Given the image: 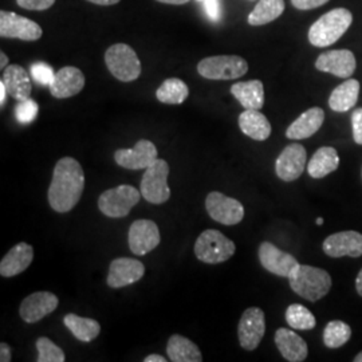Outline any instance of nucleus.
Segmentation results:
<instances>
[{
    "mask_svg": "<svg viewBox=\"0 0 362 362\" xmlns=\"http://www.w3.org/2000/svg\"><path fill=\"white\" fill-rule=\"evenodd\" d=\"M351 129L356 144L362 145V107L353 110L351 113Z\"/></svg>",
    "mask_w": 362,
    "mask_h": 362,
    "instance_id": "nucleus-39",
    "label": "nucleus"
},
{
    "mask_svg": "<svg viewBox=\"0 0 362 362\" xmlns=\"http://www.w3.org/2000/svg\"><path fill=\"white\" fill-rule=\"evenodd\" d=\"M209 218L224 226L239 224L245 218V207L236 199L220 192H211L206 199Z\"/></svg>",
    "mask_w": 362,
    "mask_h": 362,
    "instance_id": "nucleus-9",
    "label": "nucleus"
},
{
    "mask_svg": "<svg viewBox=\"0 0 362 362\" xmlns=\"http://www.w3.org/2000/svg\"><path fill=\"white\" fill-rule=\"evenodd\" d=\"M197 1H204V0H197Z\"/></svg>",
    "mask_w": 362,
    "mask_h": 362,
    "instance_id": "nucleus-51",
    "label": "nucleus"
},
{
    "mask_svg": "<svg viewBox=\"0 0 362 362\" xmlns=\"http://www.w3.org/2000/svg\"><path fill=\"white\" fill-rule=\"evenodd\" d=\"M42 27L37 22L10 11H0V37L34 42L42 37Z\"/></svg>",
    "mask_w": 362,
    "mask_h": 362,
    "instance_id": "nucleus-10",
    "label": "nucleus"
},
{
    "mask_svg": "<svg viewBox=\"0 0 362 362\" xmlns=\"http://www.w3.org/2000/svg\"><path fill=\"white\" fill-rule=\"evenodd\" d=\"M286 321L293 329L297 330H311L317 325L314 314L308 308L299 303H293L287 308Z\"/></svg>",
    "mask_w": 362,
    "mask_h": 362,
    "instance_id": "nucleus-34",
    "label": "nucleus"
},
{
    "mask_svg": "<svg viewBox=\"0 0 362 362\" xmlns=\"http://www.w3.org/2000/svg\"><path fill=\"white\" fill-rule=\"evenodd\" d=\"M204 10L212 22H220L221 19V0H204Z\"/></svg>",
    "mask_w": 362,
    "mask_h": 362,
    "instance_id": "nucleus-40",
    "label": "nucleus"
},
{
    "mask_svg": "<svg viewBox=\"0 0 362 362\" xmlns=\"http://www.w3.org/2000/svg\"><path fill=\"white\" fill-rule=\"evenodd\" d=\"M315 223H317V224H318V226H322V224H324V219H322V218H318V219H317V221H315Z\"/></svg>",
    "mask_w": 362,
    "mask_h": 362,
    "instance_id": "nucleus-50",
    "label": "nucleus"
},
{
    "mask_svg": "<svg viewBox=\"0 0 362 362\" xmlns=\"http://www.w3.org/2000/svg\"><path fill=\"white\" fill-rule=\"evenodd\" d=\"M30 71H31L33 78L42 86H50L55 78V74H57V73H54L52 66L43 64V62L34 64L31 66Z\"/></svg>",
    "mask_w": 362,
    "mask_h": 362,
    "instance_id": "nucleus-37",
    "label": "nucleus"
},
{
    "mask_svg": "<svg viewBox=\"0 0 362 362\" xmlns=\"http://www.w3.org/2000/svg\"><path fill=\"white\" fill-rule=\"evenodd\" d=\"M360 95V82L357 79H346L332 91L329 97V106L338 113H345L353 109Z\"/></svg>",
    "mask_w": 362,
    "mask_h": 362,
    "instance_id": "nucleus-27",
    "label": "nucleus"
},
{
    "mask_svg": "<svg viewBox=\"0 0 362 362\" xmlns=\"http://www.w3.org/2000/svg\"><path fill=\"white\" fill-rule=\"evenodd\" d=\"M167 361V358L165 357H163V356H160V354H151V356H148V357H145L144 358V362H165Z\"/></svg>",
    "mask_w": 362,
    "mask_h": 362,
    "instance_id": "nucleus-43",
    "label": "nucleus"
},
{
    "mask_svg": "<svg viewBox=\"0 0 362 362\" xmlns=\"http://www.w3.org/2000/svg\"><path fill=\"white\" fill-rule=\"evenodd\" d=\"M275 345L287 361L302 362L308 358V344L293 330L285 327L278 329L275 333Z\"/></svg>",
    "mask_w": 362,
    "mask_h": 362,
    "instance_id": "nucleus-21",
    "label": "nucleus"
},
{
    "mask_svg": "<svg viewBox=\"0 0 362 362\" xmlns=\"http://www.w3.org/2000/svg\"><path fill=\"white\" fill-rule=\"evenodd\" d=\"M189 89L184 81L179 78H169L161 83L156 91V97L160 103L168 105H180L188 98Z\"/></svg>",
    "mask_w": 362,
    "mask_h": 362,
    "instance_id": "nucleus-32",
    "label": "nucleus"
},
{
    "mask_svg": "<svg viewBox=\"0 0 362 362\" xmlns=\"http://www.w3.org/2000/svg\"><path fill=\"white\" fill-rule=\"evenodd\" d=\"M351 329L344 321H332L324 330V344L329 349H338L349 342Z\"/></svg>",
    "mask_w": 362,
    "mask_h": 362,
    "instance_id": "nucleus-33",
    "label": "nucleus"
},
{
    "mask_svg": "<svg viewBox=\"0 0 362 362\" xmlns=\"http://www.w3.org/2000/svg\"><path fill=\"white\" fill-rule=\"evenodd\" d=\"M339 167V156L333 146L320 148L308 164V172L313 179H322Z\"/></svg>",
    "mask_w": 362,
    "mask_h": 362,
    "instance_id": "nucleus-28",
    "label": "nucleus"
},
{
    "mask_svg": "<svg viewBox=\"0 0 362 362\" xmlns=\"http://www.w3.org/2000/svg\"><path fill=\"white\" fill-rule=\"evenodd\" d=\"M285 11V0H259L255 8L248 15L251 26L269 25Z\"/></svg>",
    "mask_w": 362,
    "mask_h": 362,
    "instance_id": "nucleus-31",
    "label": "nucleus"
},
{
    "mask_svg": "<svg viewBox=\"0 0 362 362\" xmlns=\"http://www.w3.org/2000/svg\"><path fill=\"white\" fill-rule=\"evenodd\" d=\"M324 252L330 258L362 257V235L357 231L333 233L325 239Z\"/></svg>",
    "mask_w": 362,
    "mask_h": 362,
    "instance_id": "nucleus-15",
    "label": "nucleus"
},
{
    "mask_svg": "<svg viewBox=\"0 0 362 362\" xmlns=\"http://www.w3.org/2000/svg\"><path fill=\"white\" fill-rule=\"evenodd\" d=\"M85 187V175L81 164L73 157L61 158L52 172V180L49 188L50 207L65 214L76 207Z\"/></svg>",
    "mask_w": 362,
    "mask_h": 362,
    "instance_id": "nucleus-1",
    "label": "nucleus"
},
{
    "mask_svg": "<svg viewBox=\"0 0 362 362\" xmlns=\"http://www.w3.org/2000/svg\"><path fill=\"white\" fill-rule=\"evenodd\" d=\"M259 260L267 272L284 278H288L299 264L291 254L279 250L270 242H263L259 246Z\"/></svg>",
    "mask_w": 362,
    "mask_h": 362,
    "instance_id": "nucleus-16",
    "label": "nucleus"
},
{
    "mask_svg": "<svg viewBox=\"0 0 362 362\" xmlns=\"http://www.w3.org/2000/svg\"><path fill=\"white\" fill-rule=\"evenodd\" d=\"M59 305V299L49 291H38L25 298L21 303L19 314L27 324H35L52 314Z\"/></svg>",
    "mask_w": 362,
    "mask_h": 362,
    "instance_id": "nucleus-17",
    "label": "nucleus"
},
{
    "mask_svg": "<svg viewBox=\"0 0 362 362\" xmlns=\"http://www.w3.org/2000/svg\"><path fill=\"white\" fill-rule=\"evenodd\" d=\"M130 251L144 257L160 245V231L155 221L152 220H136L129 228L128 235Z\"/></svg>",
    "mask_w": 362,
    "mask_h": 362,
    "instance_id": "nucleus-13",
    "label": "nucleus"
},
{
    "mask_svg": "<svg viewBox=\"0 0 362 362\" xmlns=\"http://www.w3.org/2000/svg\"><path fill=\"white\" fill-rule=\"evenodd\" d=\"M156 1L165 3V4H176V6H180V4H185V3H188L189 0H156Z\"/></svg>",
    "mask_w": 362,
    "mask_h": 362,
    "instance_id": "nucleus-47",
    "label": "nucleus"
},
{
    "mask_svg": "<svg viewBox=\"0 0 362 362\" xmlns=\"http://www.w3.org/2000/svg\"><path fill=\"white\" fill-rule=\"evenodd\" d=\"M88 1L94 3V4H98V6H113V4L119 3L121 0H88Z\"/></svg>",
    "mask_w": 362,
    "mask_h": 362,
    "instance_id": "nucleus-45",
    "label": "nucleus"
},
{
    "mask_svg": "<svg viewBox=\"0 0 362 362\" xmlns=\"http://www.w3.org/2000/svg\"><path fill=\"white\" fill-rule=\"evenodd\" d=\"M0 59H1V62H0V67L4 70L7 65H8V57L4 54V52H0Z\"/></svg>",
    "mask_w": 362,
    "mask_h": 362,
    "instance_id": "nucleus-48",
    "label": "nucleus"
},
{
    "mask_svg": "<svg viewBox=\"0 0 362 362\" xmlns=\"http://www.w3.org/2000/svg\"><path fill=\"white\" fill-rule=\"evenodd\" d=\"M239 128L255 141H264L272 134V124L259 110L246 109L239 116Z\"/></svg>",
    "mask_w": 362,
    "mask_h": 362,
    "instance_id": "nucleus-26",
    "label": "nucleus"
},
{
    "mask_svg": "<svg viewBox=\"0 0 362 362\" xmlns=\"http://www.w3.org/2000/svg\"><path fill=\"white\" fill-rule=\"evenodd\" d=\"M231 94L245 109L260 110L264 105V86L259 79L235 83Z\"/></svg>",
    "mask_w": 362,
    "mask_h": 362,
    "instance_id": "nucleus-25",
    "label": "nucleus"
},
{
    "mask_svg": "<svg viewBox=\"0 0 362 362\" xmlns=\"http://www.w3.org/2000/svg\"><path fill=\"white\" fill-rule=\"evenodd\" d=\"M38 349V362H64L65 353L59 346H57L47 337H40L37 341Z\"/></svg>",
    "mask_w": 362,
    "mask_h": 362,
    "instance_id": "nucleus-35",
    "label": "nucleus"
},
{
    "mask_svg": "<svg viewBox=\"0 0 362 362\" xmlns=\"http://www.w3.org/2000/svg\"><path fill=\"white\" fill-rule=\"evenodd\" d=\"M354 362H362V351H360L356 357H354V360H353Z\"/></svg>",
    "mask_w": 362,
    "mask_h": 362,
    "instance_id": "nucleus-49",
    "label": "nucleus"
},
{
    "mask_svg": "<svg viewBox=\"0 0 362 362\" xmlns=\"http://www.w3.org/2000/svg\"><path fill=\"white\" fill-rule=\"evenodd\" d=\"M145 267L140 260L132 258H117L110 263L107 274V286L121 288L139 282L144 276Z\"/></svg>",
    "mask_w": 362,
    "mask_h": 362,
    "instance_id": "nucleus-19",
    "label": "nucleus"
},
{
    "mask_svg": "<svg viewBox=\"0 0 362 362\" xmlns=\"http://www.w3.org/2000/svg\"><path fill=\"white\" fill-rule=\"evenodd\" d=\"M356 288H357V293L362 297V269L361 272H358L357 279H356Z\"/></svg>",
    "mask_w": 362,
    "mask_h": 362,
    "instance_id": "nucleus-46",
    "label": "nucleus"
},
{
    "mask_svg": "<svg viewBox=\"0 0 362 362\" xmlns=\"http://www.w3.org/2000/svg\"><path fill=\"white\" fill-rule=\"evenodd\" d=\"M169 360L173 362H202V351L191 339L175 334L170 337L167 346Z\"/></svg>",
    "mask_w": 362,
    "mask_h": 362,
    "instance_id": "nucleus-29",
    "label": "nucleus"
},
{
    "mask_svg": "<svg viewBox=\"0 0 362 362\" xmlns=\"http://www.w3.org/2000/svg\"><path fill=\"white\" fill-rule=\"evenodd\" d=\"M34 259V248L27 243L13 246L0 262V275L11 278L27 270Z\"/></svg>",
    "mask_w": 362,
    "mask_h": 362,
    "instance_id": "nucleus-23",
    "label": "nucleus"
},
{
    "mask_svg": "<svg viewBox=\"0 0 362 362\" xmlns=\"http://www.w3.org/2000/svg\"><path fill=\"white\" fill-rule=\"evenodd\" d=\"M306 149L300 144L287 145L275 161V172L281 180L296 181L306 167Z\"/></svg>",
    "mask_w": 362,
    "mask_h": 362,
    "instance_id": "nucleus-12",
    "label": "nucleus"
},
{
    "mask_svg": "<svg viewBox=\"0 0 362 362\" xmlns=\"http://www.w3.org/2000/svg\"><path fill=\"white\" fill-rule=\"evenodd\" d=\"M197 71L207 79L228 81L243 77L248 71V64L239 55H216L202 59Z\"/></svg>",
    "mask_w": 362,
    "mask_h": 362,
    "instance_id": "nucleus-6",
    "label": "nucleus"
},
{
    "mask_svg": "<svg viewBox=\"0 0 362 362\" xmlns=\"http://www.w3.org/2000/svg\"><path fill=\"white\" fill-rule=\"evenodd\" d=\"M117 164L130 170L146 169L157 160V148L149 140H140L132 149H118L115 153Z\"/></svg>",
    "mask_w": 362,
    "mask_h": 362,
    "instance_id": "nucleus-14",
    "label": "nucleus"
},
{
    "mask_svg": "<svg viewBox=\"0 0 362 362\" xmlns=\"http://www.w3.org/2000/svg\"><path fill=\"white\" fill-rule=\"evenodd\" d=\"M357 67L356 57L350 50H332L322 52L317 61L315 69L336 77L350 78Z\"/></svg>",
    "mask_w": 362,
    "mask_h": 362,
    "instance_id": "nucleus-18",
    "label": "nucleus"
},
{
    "mask_svg": "<svg viewBox=\"0 0 362 362\" xmlns=\"http://www.w3.org/2000/svg\"><path fill=\"white\" fill-rule=\"evenodd\" d=\"M235 243L218 230H206L194 243L196 258L204 263L218 264L233 257Z\"/></svg>",
    "mask_w": 362,
    "mask_h": 362,
    "instance_id": "nucleus-4",
    "label": "nucleus"
},
{
    "mask_svg": "<svg viewBox=\"0 0 362 362\" xmlns=\"http://www.w3.org/2000/svg\"><path fill=\"white\" fill-rule=\"evenodd\" d=\"M141 192L132 185H118L107 189L98 199V208L107 218H125L139 204Z\"/></svg>",
    "mask_w": 362,
    "mask_h": 362,
    "instance_id": "nucleus-7",
    "label": "nucleus"
},
{
    "mask_svg": "<svg viewBox=\"0 0 362 362\" xmlns=\"http://www.w3.org/2000/svg\"><path fill=\"white\" fill-rule=\"evenodd\" d=\"M66 327L82 342H91L101 333V325L95 320L83 318L77 314H67L64 318Z\"/></svg>",
    "mask_w": 362,
    "mask_h": 362,
    "instance_id": "nucleus-30",
    "label": "nucleus"
},
{
    "mask_svg": "<svg viewBox=\"0 0 362 362\" xmlns=\"http://www.w3.org/2000/svg\"><path fill=\"white\" fill-rule=\"evenodd\" d=\"M361 175H362V172H361Z\"/></svg>",
    "mask_w": 362,
    "mask_h": 362,
    "instance_id": "nucleus-52",
    "label": "nucleus"
},
{
    "mask_svg": "<svg viewBox=\"0 0 362 362\" xmlns=\"http://www.w3.org/2000/svg\"><path fill=\"white\" fill-rule=\"evenodd\" d=\"M83 86H85L83 73L74 66H66L55 74V78L49 88L52 97L64 100V98L77 95L78 93L82 91Z\"/></svg>",
    "mask_w": 362,
    "mask_h": 362,
    "instance_id": "nucleus-20",
    "label": "nucleus"
},
{
    "mask_svg": "<svg viewBox=\"0 0 362 362\" xmlns=\"http://www.w3.org/2000/svg\"><path fill=\"white\" fill-rule=\"evenodd\" d=\"M290 287L303 299L317 302L329 294L332 288L330 274L318 267L308 264H298L288 276Z\"/></svg>",
    "mask_w": 362,
    "mask_h": 362,
    "instance_id": "nucleus-2",
    "label": "nucleus"
},
{
    "mask_svg": "<svg viewBox=\"0 0 362 362\" xmlns=\"http://www.w3.org/2000/svg\"><path fill=\"white\" fill-rule=\"evenodd\" d=\"M39 106L34 100L27 98L15 106V117L21 124H31L38 117Z\"/></svg>",
    "mask_w": 362,
    "mask_h": 362,
    "instance_id": "nucleus-36",
    "label": "nucleus"
},
{
    "mask_svg": "<svg viewBox=\"0 0 362 362\" xmlns=\"http://www.w3.org/2000/svg\"><path fill=\"white\" fill-rule=\"evenodd\" d=\"M325 121V112L321 107H311L298 117L286 130V137L290 140L309 139L321 129Z\"/></svg>",
    "mask_w": 362,
    "mask_h": 362,
    "instance_id": "nucleus-22",
    "label": "nucleus"
},
{
    "mask_svg": "<svg viewBox=\"0 0 362 362\" xmlns=\"http://www.w3.org/2000/svg\"><path fill=\"white\" fill-rule=\"evenodd\" d=\"M168 175V163L160 158H157L152 165L145 169L140 192L146 202L152 204H163L168 202L170 197Z\"/></svg>",
    "mask_w": 362,
    "mask_h": 362,
    "instance_id": "nucleus-8",
    "label": "nucleus"
},
{
    "mask_svg": "<svg viewBox=\"0 0 362 362\" xmlns=\"http://www.w3.org/2000/svg\"><path fill=\"white\" fill-rule=\"evenodd\" d=\"M266 333L264 313L259 308L247 309L239 321L238 337L243 349L255 350Z\"/></svg>",
    "mask_w": 362,
    "mask_h": 362,
    "instance_id": "nucleus-11",
    "label": "nucleus"
},
{
    "mask_svg": "<svg viewBox=\"0 0 362 362\" xmlns=\"http://www.w3.org/2000/svg\"><path fill=\"white\" fill-rule=\"evenodd\" d=\"M353 23V15L346 8H334L322 15L309 30V40L315 47H327L344 37Z\"/></svg>",
    "mask_w": 362,
    "mask_h": 362,
    "instance_id": "nucleus-3",
    "label": "nucleus"
},
{
    "mask_svg": "<svg viewBox=\"0 0 362 362\" xmlns=\"http://www.w3.org/2000/svg\"><path fill=\"white\" fill-rule=\"evenodd\" d=\"M329 0H291L293 6L297 10H302V11H308V10H313L317 7H321L326 4Z\"/></svg>",
    "mask_w": 362,
    "mask_h": 362,
    "instance_id": "nucleus-41",
    "label": "nucleus"
},
{
    "mask_svg": "<svg viewBox=\"0 0 362 362\" xmlns=\"http://www.w3.org/2000/svg\"><path fill=\"white\" fill-rule=\"evenodd\" d=\"M7 94H8V91L6 89V85L0 81V105H1V106H4V104H6Z\"/></svg>",
    "mask_w": 362,
    "mask_h": 362,
    "instance_id": "nucleus-44",
    "label": "nucleus"
},
{
    "mask_svg": "<svg viewBox=\"0 0 362 362\" xmlns=\"http://www.w3.org/2000/svg\"><path fill=\"white\" fill-rule=\"evenodd\" d=\"M18 6L30 11H45L49 10L55 0H16Z\"/></svg>",
    "mask_w": 362,
    "mask_h": 362,
    "instance_id": "nucleus-38",
    "label": "nucleus"
},
{
    "mask_svg": "<svg viewBox=\"0 0 362 362\" xmlns=\"http://www.w3.org/2000/svg\"><path fill=\"white\" fill-rule=\"evenodd\" d=\"M11 349L7 344H0V361L10 362L11 361Z\"/></svg>",
    "mask_w": 362,
    "mask_h": 362,
    "instance_id": "nucleus-42",
    "label": "nucleus"
},
{
    "mask_svg": "<svg viewBox=\"0 0 362 362\" xmlns=\"http://www.w3.org/2000/svg\"><path fill=\"white\" fill-rule=\"evenodd\" d=\"M1 82L8 94L16 101H23L31 95V81L26 70L19 65L7 66L3 71Z\"/></svg>",
    "mask_w": 362,
    "mask_h": 362,
    "instance_id": "nucleus-24",
    "label": "nucleus"
},
{
    "mask_svg": "<svg viewBox=\"0 0 362 362\" xmlns=\"http://www.w3.org/2000/svg\"><path fill=\"white\" fill-rule=\"evenodd\" d=\"M105 62L113 77L122 82L136 81L141 74V62L136 52L125 43H116L105 52Z\"/></svg>",
    "mask_w": 362,
    "mask_h": 362,
    "instance_id": "nucleus-5",
    "label": "nucleus"
}]
</instances>
